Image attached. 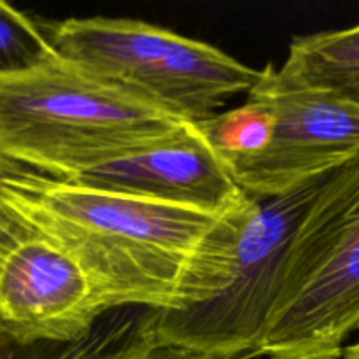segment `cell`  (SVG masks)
Listing matches in <instances>:
<instances>
[{
    "label": "cell",
    "mask_w": 359,
    "mask_h": 359,
    "mask_svg": "<svg viewBox=\"0 0 359 359\" xmlns=\"http://www.w3.org/2000/svg\"><path fill=\"white\" fill-rule=\"evenodd\" d=\"M55 55L39 21L0 0V74H13L39 65Z\"/></svg>",
    "instance_id": "12"
},
{
    "label": "cell",
    "mask_w": 359,
    "mask_h": 359,
    "mask_svg": "<svg viewBox=\"0 0 359 359\" xmlns=\"http://www.w3.org/2000/svg\"><path fill=\"white\" fill-rule=\"evenodd\" d=\"M188 123L56 51L30 69L0 74V168L74 181L177 135Z\"/></svg>",
    "instance_id": "3"
},
{
    "label": "cell",
    "mask_w": 359,
    "mask_h": 359,
    "mask_svg": "<svg viewBox=\"0 0 359 359\" xmlns=\"http://www.w3.org/2000/svg\"><path fill=\"white\" fill-rule=\"evenodd\" d=\"M105 314L76 259L0 198V332L21 342H76Z\"/></svg>",
    "instance_id": "7"
},
{
    "label": "cell",
    "mask_w": 359,
    "mask_h": 359,
    "mask_svg": "<svg viewBox=\"0 0 359 359\" xmlns=\"http://www.w3.org/2000/svg\"><path fill=\"white\" fill-rule=\"evenodd\" d=\"M342 358L344 359H359V342L349 344V346L344 347Z\"/></svg>",
    "instance_id": "14"
},
{
    "label": "cell",
    "mask_w": 359,
    "mask_h": 359,
    "mask_svg": "<svg viewBox=\"0 0 359 359\" xmlns=\"http://www.w3.org/2000/svg\"><path fill=\"white\" fill-rule=\"evenodd\" d=\"M249 98L269 105L276 118L270 146L231 163L238 188L255 198H277L321 181L359 154V104L328 91L298 86L273 65Z\"/></svg>",
    "instance_id": "6"
},
{
    "label": "cell",
    "mask_w": 359,
    "mask_h": 359,
    "mask_svg": "<svg viewBox=\"0 0 359 359\" xmlns=\"http://www.w3.org/2000/svg\"><path fill=\"white\" fill-rule=\"evenodd\" d=\"M325 179L277 198L245 193L217 217L172 307L154 311L158 349L212 359L259 356L291 238Z\"/></svg>",
    "instance_id": "2"
},
{
    "label": "cell",
    "mask_w": 359,
    "mask_h": 359,
    "mask_svg": "<svg viewBox=\"0 0 359 359\" xmlns=\"http://www.w3.org/2000/svg\"><path fill=\"white\" fill-rule=\"evenodd\" d=\"M93 188L221 214L245 195L195 123L177 135L74 179Z\"/></svg>",
    "instance_id": "8"
},
{
    "label": "cell",
    "mask_w": 359,
    "mask_h": 359,
    "mask_svg": "<svg viewBox=\"0 0 359 359\" xmlns=\"http://www.w3.org/2000/svg\"><path fill=\"white\" fill-rule=\"evenodd\" d=\"M277 76L359 104V25L297 37Z\"/></svg>",
    "instance_id": "10"
},
{
    "label": "cell",
    "mask_w": 359,
    "mask_h": 359,
    "mask_svg": "<svg viewBox=\"0 0 359 359\" xmlns=\"http://www.w3.org/2000/svg\"><path fill=\"white\" fill-rule=\"evenodd\" d=\"M358 330L359 154L323 181L294 230L259 356L340 359Z\"/></svg>",
    "instance_id": "4"
},
{
    "label": "cell",
    "mask_w": 359,
    "mask_h": 359,
    "mask_svg": "<svg viewBox=\"0 0 359 359\" xmlns=\"http://www.w3.org/2000/svg\"><path fill=\"white\" fill-rule=\"evenodd\" d=\"M0 198L72 256L105 311H167L198 245L221 214L0 168Z\"/></svg>",
    "instance_id": "1"
},
{
    "label": "cell",
    "mask_w": 359,
    "mask_h": 359,
    "mask_svg": "<svg viewBox=\"0 0 359 359\" xmlns=\"http://www.w3.org/2000/svg\"><path fill=\"white\" fill-rule=\"evenodd\" d=\"M153 318L149 309L107 312L76 342H21L0 332V359H142L158 349Z\"/></svg>",
    "instance_id": "9"
},
{
    "label": "cell",
    "mask_w": 359,
    "mask_h": 359,
    "mask_svg": "<svg viewBox=\"0 0 359 359\" xmlns=\"http://www.w3.org/2000/svg\"><path fill=\"white\" fill-rule=\"evenodd\" d=\"M142 359H212V358L198 356V354L177 353V351H168V349H154L153 353L147 354V356Z\"/></svg>",
    "instance_id": "13"
},
{
    "label": "cell",
    "mask_w": 359,
    "mask_h": 359,
    "mask_svg": "<svg viewBox=\"0 0 359 359\" xmlns=\"http://www.w3.org/2000/svg\"><path fill=\"white\" fill-rule=\"evenodd\" d=\"M195 125L217 156L230 167L231 163L258 156L270 146L276 118L269 105L248 98L241 107L217 112Z\"/></svg>",
    "instance_id": "11"
},
{
    "label": "cell",
    "mask_w": 359,
    "mask_h": 359,
    "mask_svg": "<svg viewBox=\"0 0 359 359\" xmlns=\"http://www.w3.org/2000/svg\"><path fill=\"white\" fill-rule=\"evenodd\" d=\"M63 58L189 123L251 91L262 70L207 42L123 18H69L42 25Z\"/></svg>",
    "instance_id": "5"
}]
</instances>
